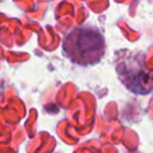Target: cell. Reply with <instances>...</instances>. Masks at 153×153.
Masks as SVG:
<instances>
[{
  "mask_svg": "<svg viewBox=\"0 0 153 153\" xmlns=\"http://www.w3.org/2000/svg\"><path fill=\"white\" fill-rule=\"evenodd\" d=\"M103 36L94 29L75 27L63 41L65 55L74 63L86 66L98 62L104 54Z\"/></svg>",
  "mask_w": 153,
  "mask_h": 153,
  "instance_id": "1",
  "label": "cell"
},
{
  "mask_svg": "<svg viewBox=\"0 0 153 153\" xmlns=\"http://www.w3.org/2000/svg\"><path fill=\"white\" fill-rule=\"evenodd\" d=\"M116 71L123 85L131 92L145 94L153 88V71L147 68L141 54L120 51L116 59Z\"/></svg>",
  "mask_w": 153,
  "mask_h": 153,
  "instance_id": "2",
  "label": "cell"
},
{
  "mask_svg": "<svg viewBox=\"0 0 153 153\" xmlns=\"http://www.w3.org/2000/svg\"><path fill=\"white\" fill-rule=\"evenodd\" d=\"M1 1H2V0H0V2H1Z\"/></svg>",
  "mask_w": 153,
  "mask_h": 153,
  "instance_id": "3",
  "label": "cell"
}]
</instances>
